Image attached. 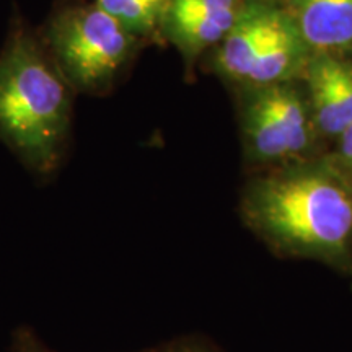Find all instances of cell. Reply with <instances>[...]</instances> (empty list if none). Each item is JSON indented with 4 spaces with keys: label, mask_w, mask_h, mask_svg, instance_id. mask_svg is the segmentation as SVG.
Segmentation results:
<instances>
[{
    "label": "cell",
    "mask_w": 352,
    "mask_h": 352,
    "mask_svg": "<svg viewBox=\"0 0 352 352\" xmlns=\"http://www.w3.org/2000/svg\"><path fill=\"white\" fill-rule=\"evenodd\" d=\"M168 2L170 0H95L96 6L138 38L147 36L160 28Z\"/></svg>",
    "instance_id": "obj_10"
},
{
    "label": "cell",
    "mask_w": 352,
    "mask_h": 352,
    "mask_svg": "<svg viewBox=\"0 0 352 352\" xmlns=\"http://www.w3.org/2000/svg\"><path fill=\"white\" fill-rule=\"evenodd\" d=\"M245 220L285 254L344 266L352 253V183L336 166L298 164L254 179Z\"/></svg>",
    "instance_id": "obj_1"
},
{
    "label": "cell",
    "mask_w": 352,
    "mask_h": 352,
    "mask_svg": "<svg viewBox=\"0 0 352 352\" xmlns=\"http://www.w3.org/2000/svg\"><path fill=\"white\" fill-rule=\"evenodd\" d=\"M338 162L340 171L347 179H352V124L338 135Z\"/></svg>",
    "instance_id": "obj_12"
},
{
    "label": "cell",
    "mask_w": 352,
    "mask_h": 352,
    "mask_svg": "<svg viewBox=\"0 0 352 352\" xmlns=\"http://www.w3.org/2000/svg\"><path fill=\"white\" fill-rule=\"evenodd\" d=\"M8 352H56L33 331L28 324H21L12 333Z\"/></svg>",
    "instance_id": "obj_11"
},
{
    "label": "cell",
    "mask_w": 352,
    "mask_h": 352,
    "mask_svg": "<svg viewBox=\"0 0 352 352\" xmlns=\"http://www.w3.org/2000/svg\"><path fill=\"white\" fill-rule=\"evenodd\" d=\"M144 352H214L204 341L195 340V338H183V340H176L166 342L164 346L153 347L151 351Z\"/></svg>",
    "instance_id": "obj_13"
},
{
    "label": "cell",
    "mask_w": 352,
    "mask_h": 352,
    "mask_svg": "<svg viewBox=\"0 0 352 352\" xmlns=\"http://www.w3.org/2000/svg\"><path fill=\"white\" fill-rule=\"evenodd\" d=\"M241 129L248 155L261 164L300 155L316 131L310 107L287 82L253 87L243 104Z\"/></svg>",
    "instance_id": "obj_4"
},
{
    "label": "cell",
    "mask_w": 352,
    "mask_h": 352,
    "mask_svg": "<svg viewBox=\"0 0 352 352\" xmlns=\"http://www.w3.org/2000/svg\"><path fill=\"white\" fill-rule=\"evenodd\" d=\"M308 46L294 25L292 19L277 33L253 60L245 82L252 87L274 85L292 78L308 63Z\"/></svg>",
    "instance_id": "obj_9"
},
{
    "label": "cell",
    "mask_w": 352,
    "mask_h": 352,
    "mask_svg": "<svg viewBox=\"0 0 352 352\" xmlns=\"http://www.w3.org/2000/svg\"><path fill=\"white\" fill-rule=\"evenodd\" d=\"M240 7V0H170L160 30L192 60L209 47L219 46Z\"/></svg>",
    "instance_id": "obj_6"
},
{
    "label": "cell",
    "mask_w": 352,
    "mask_h": 352,
    "mask_svg": "<svg viewBox=\"0 0 352 352\" xmlns=\"http://www.w3.org/2000/svg\"><path fill=\"white\" fill-rule=\"evenodd\" d=\"M289 13L270 2L241 3L236 19L217 46L214 65L220 76L245 82L246 74L261 50L287 26Z\"/></svg>",
    "instance_id": "obj_5"
},
{
    "label": "cell",
    "mask_w": 352,
    "mask_h": 352,
    "mask_svg": "<svg viewBox=\"0 0 352 352\" xmlns=\"http://www.w3.org/2000/svg\"><path fill=\"white\" fill-rule=\"evenodd\" d=\"M44 38L65 82L87 94H103L113 85L139 39L95 2L60 10Z\"/></svg>",
    "instance_id": "obj_3"
},
{
    "label": "cell",
    "mask_w": 352,
    "mask_h": 352,
    "mask_svg": "<svg viewBox=\"0 0 352 352\" xmlns=\"http://www.w3.org/2000/svg\"><path fill=\"white\" fill-rule=\"evenodd\" d=\"M285 12L316 54L352 47V0H289Z\"/></svg>",
    "instance_id": "obj_8"
},
{
    "label": "cell",
    "mask_w": 352,
    "mask_h": 352,
    "mask_svg": "<svg viewBox=\"0 0 352 352\" xmlns=\"http://www.w3.org/2000/svg\"><path fill=\"white\" fill-rule=\"evenodd\" d=\"M70 85L32 34L15 32L0 54V139L30 171L51 176L67 153Z\"/></svg>",
    "instance_id": "obj_2"
},
{
    "label": "cell",
    "mask_w": 352,
    "mask_h": 352,
    "mask_svg": "<svg viewBox=\"0 0 352 352\" xmlns=\"http://www.w3.org/2000/svg\"><path fill=\"white\" fill-rule=\"evenodd\" d=\"M315 129L338 138L352 124V64L336 54H316L307 63Z\"/></svg>",
    "instance_id": "obj_7"
}]
</instances>
